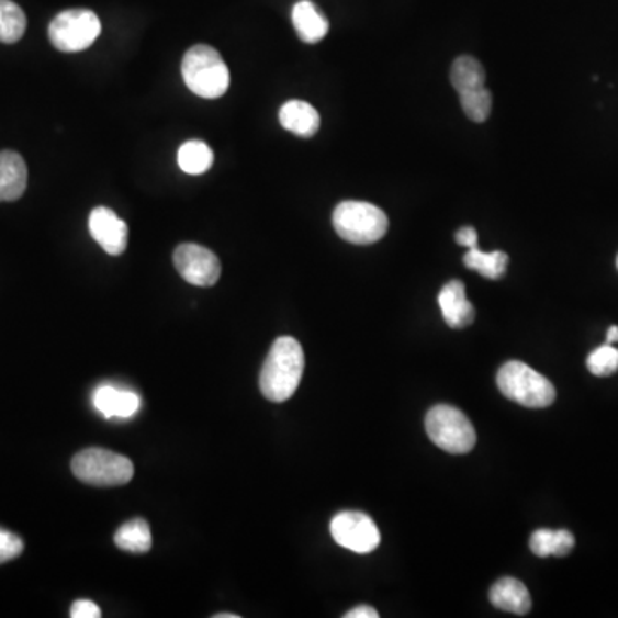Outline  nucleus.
<instances>
[{
	"instance_id": "obj_5",
	"label": "nucleus",
	"mask_w": 618,
	"mask_h": 618,
	"mask_svg": "<svg viewBox=\"0 0 618 618\" xmlns=\"http://www.w3.org/2000/svg\"><path fill=\"white\" fill-rule=\"evenodd\" d=\"M71 469L79 481L100 488L127 485L134 476V465L127 457L99 447L76 453Z\"/></svg>"
},
{
	"instance_id": "obj_7",
	"label": "nucleus",
	"mask_w": 618,
	"mask_h": 618,
	"mask_svg": "<svg viewBox=\"0 0 618 618\" xmlns=\"http://www.w3.org/2000/svg\"><path fill=\"white\" fill-rule=\"evenodd\" d=\"M100 32L102 23L95 12L88 9H69L52 20L48 38L57 50L75 54L95 44Z\"/></svg>"
},
{
	"instance_id": "obj_12",
	"label": "nucleus",
	"mask_w": 618,
	"mask_h": 618,
	"mask_svg": "<svg viewBox=\"0 0 618 618\" xmlns=\"http://www.w3.org/2000/svg\"><path fill=\"white\" fill-rule=\"evenodd\" d=\"M93 406L105 418L127 419L138 413L142 398L136 392L102 385L93 394Z\"/></svg>"
},
{
	"instance_id": "obj_29",
	"label": "nucleus",
	"mask_w": 618,
	"mask_h": 618,
	"mask_svg": "<svg viewBox=\"0 0 618 618\" xmlns=\"http://www.w3.org/2000/svg\"><path fill=\"white\" fill-rule=\"evenodd\" d=\"M618 342V327L617 325H614V327H610V330H608L607 334V344H615Z\"/></svg>"
},
{
	"instance_id": "obj_27",
	"label": "nucleus",
	"mask_w": 618,
	"mask_h": 618,
	"mask_svg": "<svg viewBox=\"0 0 618 618\" xmlns=\"http://www.w3.org/2000/svg\"><path fill=\"white\" fill-rule=\"evenodd\" d=\"M457 245L464 246V248H474L477 246V233L474 227H462L456 234Z\"/></svg>"
},
{
	"instance_id": "obj_19",
	"label": "nucleus",
	"mask_w": 618,
	"mask_h": 618,
	"mask_svg": "<svg viewBox=\"0 0 618 618\" xmlns=\"http://www.w3.org/2000/svg\"><path fill=\"white\" fill-rule=\"evenodd\" d=\"M115 544L123 552L142 555L151 550V529L150 524L145 519H133L123 524L114 536Z\"/></svg>"
},
{
	"instance_id": "obj_14",
	"label": "nucleus",
	"mask_w": 618,
	"mask_h": 618,
	"mask_svg": "<svg viewBox=\"0 0 618 618\" xmlns=\"http://www.w3.org/2000/svg\"><path fill=\"white\" fill-rule=\"evenodd\" d=\"M292 24L304 44H318L330 30L324 12L319 11L312 0H300L292 8Z\"/></svg>"
},
{
	"instance_id": "obj_26",
	"label": "nucleus",
	"mask_w": 618,
	"mask_h": 618,
	"mask_svg": "<svg viewBox=\"0 0 618 618\" xmlns=\"http://www.w3.org/2000/svg\"><path fill=\"white\" fill-rule=\"evenodd\" d=\"M69 615L72 618H100L102 611H100L97 603L90 602V599H78V602L72 603L71 614Z\"/></svg>"
},
{
	"instance_id": "obj_4",
	"label": "nucleus",
	"mask_w": 618,
	"mask_h": 618,
	"mask_svg": "<svg viewBox=\"0 0 618 618\" xmlns=\"http://www.w3.org/2000/svg\"><path fill=\"white\" fill-rule=\"evenodd\" d=\"M332 221L335 233L351 245H373L389 231L385 212L367 201H344L334 210Z\"/></svg>"
},
{
	"instance_id": "obj_11",
	"label": "nucleus",
	"mask_w": 618,
	"mask_h": 618,
	"mask_svg": "<svg viewBox=\"0 0 618 618\" xmlns=\"http://www.w3.org/2000/svg\"><path fill=\"white\" fill-rule=\"evenodd\" d=\"M438 306H440L446 324L450 328H457V330L469 327L476 316L473 304L465 295V288L461 280H450L449 284L443 285L440 294H438Z\"/></svg>"
},
{
	"instance_id": "obj_8",
	"label": "nucleus",
	"mask_w": 618,
	"mask_h": 618,
	"mask_svg": "<svg viewBox=\"0 0 618 618\" xmlns=\"http://www.w3.org/2000/svg\"><path fill=\"white\" fill-rule=\"evenodd\" d=\"M173 265L188 284L198 288H212L221 279L222 268L217 255L193 243H186L176 248Z\"/></svg>"
},
{
	"instance_id": "obj_6",
	"label": "nucleus",
	"mask_w": 618,
	"mask_h": 618,
	"mask_svg": "<svg viewBox=\"0 0 618 618\" xmlns=\"http://www.w3.org/2000/svg\"><path fill=\"white\" fill-rule=\"evenodd\" d=\"M426 434L435 446L449 453H468L476 446V429L461 409L435 406L426 414Z\"/></svg>"
},
{
	"instance_id": "obj_30",
	"label": "nucleus",
	"mask_w": 618,
	"mask_h": 618,
	"mask_svg": "<svg viewBox=\"0 0 618 618\" xmlns=\"http://www.w3.org/2000/svg\"><path fill=\"white\" fill-rule=\"evenodd\" d=\"M213 618H239V615H234V614H217V615H213Z\"/></svg>"
},
{
	"instance_id": "obj_24",
	"label": "nucleus",
	"mask_w": 618,
	"mask_h": 618,
	"mask_svg": "<svg viewBox=\"0 0 618 618\" xmlns=\"http://www.w3.org/2000/svg\"><path fill=\"white\" fill-rule=\"evenodd\" d=\"M587 370L595 377H610L618 370V349L611 344L598 347L587 358Z\"/></svg>"
},
{
	"instance_id": "obj_23",
	"label": "nucleus",
	"mask_w": 618,
	"mask_h": 618,
	"mask_svg": "<svg viewBox=\"0 0 618 618\" xmlns=\"http://www.w3.org/2000/svg\"><path fill=\"white\" fill-rule=\"evenodd\" d=\"M461 106L464 114L474 123H485L492 114L493 97L485 87L461 93Z\"/></svg>"
},
{
	"instance_id": "obj_1",
	"label": "nucleus",
	"mask_w": 618,
	"mask_h": 618,
	"mask_svg": "<svg viewBox=\"0 0 618 618\" xmlns=\"http://www.w3.org/2000/svg\"><path fill=\"white\" fill-rule=\"evenodd\" d=\"M303 373V347L294 337H279L261 368V394L272 402L289 401L297 391Z\"/></svg>"
},
{
	"instance_id": "obj_18",
	"label": "nucleus",
	"mask_w": 618,
	"mask_h": 618,
	"mask_svg": "<svg viewBox=\"0 0 618 618\" xmlns=\"http://www.w3.org/2000/svg\"><path fill=\"white\" fill-rule=\"evenodd\" d=\"M485 67L481 66L480 60L474 57L461 56L453 60L450 83L459 95L485 87Z\"/></svg>"
},
{
	"instance_id": "obj_10",
	"label": "nucleus",
	"mask_w": 618,
	"mask_h": 618,
	"mask_svg": "<svg viewBox=\"0 0 618 618\" xmlns=\"http://www.w3.org/2000/svg\"><path fill=\"white\" fill-rule=\"evenodd\" d=\"M88 225H90L91 237L102 246L103 251L112 257H119L126 251L130 231L126 222L121 221L114 210L99 206L90 213Z\"/></svg>"
},
{
	"instance_id": "obj_17",
	"label": "nucleus",
	"mask_w": 618,
	"mask_h": 618,
	"mask_svg": "<svg viewBox=\"0 0 618 618\" xmlns=\"http://www.w3.org/2000/svg\"><path fill=\"white\" fill-rule=\"evenodd\" d=\"M575 538L568 529H559V531H550V529H538L532 532L529 547L536 557L557 555L565 557L574 550Z\"/></svg>"
},
{
	"instance_id": "obj_13",
	"label": "nucleus",
	"mask_w": 618,
	"mask_h": 618,
	"mask_svg": "<svg viewBox=\"0 0 618 618\" xmlns=\"http://www.w3.org/2000/svg\"><path fill=\"white\" fill-rule=\"evenodd\" d=\"M29 186V169L16 151H0V203L16 201Z\"/></svg>"
},
{
	"instance_id": "obj_2",
	"label": "nucleus",
	"mask_w": 618,
	"mask_h": 618,
	"mask_svg": "<svg viewBox=\"0 0 618 618\" xmlns=\"http://www.w3.org/2000/svg\"><path fill=\"white\" fill-rule=\"evenodd\" d=\"M181 71L186 87L201 99H221L231 83L227 64L210 45H194L186 52Z\"/></svg>"
},
{
	"instance_id": "obj_21",
	"label": "nucleus",
	"mask_w": 618,
	"mask_h": 618,
	"mask_svg": "<svg viewBox=\"0 0 618 618\" xmlns=\"http://www.w3.org/2000/svg\"><path fill=\"white\" fill-rule=\"evenodd\" d=\"M26 14L12 0H0V44H16L26 32Z\"/></svg>"
},
{
	"instance_id": "obj_25",
	"label": "nucleus",
	"mask_w": 618,
	"mask_h": 618,
	"mask_svg": "<svg viewBox=\"0 0 618 618\" xmlns=\"http://www.w3.org/2000/svg\"><path fill=\"white\" fill-rule=\"evenodd\" d=\"M24 543L20 536L0 528V563L18 559L23 553Z\"/></svg>"
},
{
	"instance_id": "obj_28",
	"label": "nucleus",
	"mask_w": 618,
	"mask_h": 618,
	"mask_svg": "<svg viewBox=\"0 0 618 618\" xmlns=\"http://www.w3.org/2000/svg\"><path fill=\"white\" fill-rule=\"evenodd\" d=\"M346 618H379V611L368 607V605H361V607H356L352 608L351 611H347Z\"/></svg>"
},
{
	"instance_id": "obj_9",
	"label": "nucleus",
	"mask_w": 618,
	"mask_h": 618,
	"mask_svg": "<svg viewBox=\"0 0 618 618\" xmlns=\"http://www.w3.org/2000/svg\"><path fill=\"white\" fill-rule=\"evenodd\" d=\"M332 538L355 553H371L380 544V531L370 516L362 513H340L332 519Z\"/></svg>"
},
{
	"instance_id": "obj_15",
	"label": "nucleus",
	"mask_w": 618,
	"mask_h": 618,
	"mask_svg": "<svg viewBox=\"0 0 618 618\" xmlns=\"http://www.w3.org/2000/svg\"><path fill=\"white\" fill-rule=\"evenodd\" d=\"M279 121L284 130L301 138H313L319 130V114L315 106L303 100H289L279 112Z\"/></svg>"
},
{
	"instance_id": "obj_16",
	"label": "nucleus",
	"mask_w": 618,
	"mask_h": 618,
	"mask_svg": "<svg viewBox=\"0 0 618 618\" xmlns=\"http://www.w3.org/2000/svg\"><path fill=\"white\" fill-rule=\"evenodd\" d=\"M490 602L498 610L510 611V614L526 615L531 610L532 602L528 587L514 577H504L496 581L490 591Z\"/></svg>"
},
{
	"instance_id": "obj_22",
	"label": "nucleus",
	"mask_w": 618,
	"mask_h": 618,
	"mask_svg": "<svg viewBox=\"0 0 618 618\" xmlns=\"http://www.w3.org/2000/svg\"><path fill=\"white\" fill-rule=\"evenodd\" d=\"M178 164L182 172L191 173V176L205 173L213 166L212 148L206 143L198 142V139L186 142L179 148Z\"/></svg>"
},
{
	"instance_id": "obj_20",
	"label": "nucleus",
	"mask_w": 618,
	"mask_h": 618,
	"mask_svg": "<svg viewBox=\"0 0 618 618\" xmlns=\"http://www.w3.org/2000/svg\"><path fill=\"white\" fill-rule=\"evenodd\" d=\"M464 265L485 279L498 280L507 272L508 257L504 251L485 252L474 246L465 252Z\"/></svg>"
},
{
	"instance_id": "obj_3",
	"label": "nucleus",
	"mask_w": 618,
	"mask_h": 618,
	"mask_svg": "<svg viewBox=\"0 0 618 618\" xmlns=\"http://www.w3.org/2000/svg\"><path fill=\"white\" fill-rule=\"evenodd\" d=\"M496 385L508 401L531 409H543L555 402V386L526 362L508 361L496 374Z\"/></svg>"
},
{
	"instance_id": "obj_31",
	"label": "nucleus",
	"mask_w": 618,
	"mask_h": 618,
	"mask_svg": "<svg viewBox=\"0 0 618 618\" xmlns=\"http://www.w3.org/2000/svg\"><path fill=\"white\" fill-rule=\"evenodd\" d=\"M617 268H618V257H617Z\"/></svg>"
}]
</instances>
